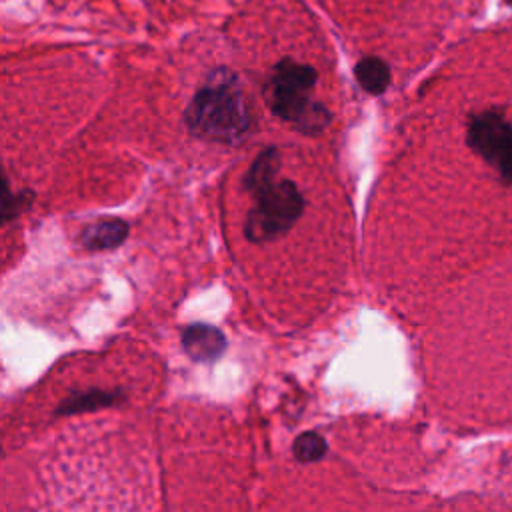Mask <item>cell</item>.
I'll list each match as a JSON object with an SVG mask.
<instances>
[{"label":"cell","instance_id":"6da1fadb","mask_svg":"<svg viewBox=\"0 0 512 512\" xmlns=\"http://www.w3.org/2000/svg\"><path fill=\"white\" fill-rule=\"evenodd\" d=\"M186 122L202 138L220 142L242 138L250 126V116L238 80L226 70L214 72L192 98Z\"/></svg>","mask_w":512,"mask_h":512},{"label":"cell","instance_id":"7a4b0ae2","mask_svg":"<svg viewBox=\"0 0 512 512\" xmlns=\"http://www.w3.org/2000/svg\"><path fill=\"white\" fill-rule=\"evenodd\" d=\"M316 72L300 62L282 60L266 86L268 102L282 120L292 122L298 130L316 134L330 122L328 110L312 100Z\"/></svg>","mask_w":512,"mask_h":512},{"label":"cell","instance_id":"3957f363","mask_svg":"<svg viewBox=\"0 0 512 512\" xmlns=\"http://www.w3.org/2000/svg\"><path fill=\"white\" fill-rule=\"evenodd\" d=\"M254 196L256 206L246 220V236L254 242L282 236L302 214V196L290 180H270Z\"/></svg>","mask_w":512,"mask_h":512},{"label":"cell","instance_id":"277c9868","mask_svg":"<svg viewBox=\"0 0 512 512\" xmlns=\"http://www.w3.org/2000/svg\"><path fill=\"white\" fill-rule=\"evenodd\" d=\"M468 144L492 168L504 184H512V124L494 110L474 114L468 122Z\"/></svg>","mask_w":512,"mask_h":512},{"label":"cell","instance_id":"5b68a950","mask_svg":"<svg viewBox=\"0 0 512 512\" xmlns=\"http://www.w3.org/2000/svg\"><path fill=\"white\" fill-rule=\"evenodd\" d=\"M186 354L196 362H212L222 356L226 348L224 334L208 324H192L182 334Z\"/></svg>","mask_w":512,"mask_h":512},{"label":"cell","instance_id":"8992f818","mask_svg":"<svg viewBox=\"0 0 512 512\" xmlns=\"http://www.w3.org/2000/svg\"><path fill=\"white\" fill-rule=\"evenodd\" d=\"M126 236H128L126 222L118 218L114 220L110 218V220H100L86 226L82 232V244L90 250H108V248L120 246Z\"/></svg>","mask_w":512,"mask_h":512},{"label":"cell","instance_id":"52a82bcc","mask_svg":"<svg viewBox=\"0 0 512 512\" xmlns=\"http://www.w3.org/2000/svg\"><path fill=\"white\" fill-rule=\"evenodd\" d=\"M356 80L366 92L380 94L386 90L390 82V70L388 66L378 58H362L356 64Z\"/></svg>","mask_w":512,"mask_h":512},{"label":"cell","instance_id":"ba28073f","mask_svg":"<svg viewBox=\"0 0 512 512\" xmlns=\"http://www.w3.org/2000/svg\"><path fill=\"white\" fill-rule=\"evenodd\" d=\"M278 168V152L274 148L264 150L252 164L248 176H246V186L248 190L254 194L256 190H260L264 184H268L270 180H274Z\"/></svg>","mask_w":512,"mask_h":512},{"label":"cell","instance_id":"9c48e42d","mask_svg":"<svg viewBox=\"0 0 512 512\" xmlns=\"http://www.w3.org/2000/svg\"><path fill=\"white\" fill-rule=\"evenodd\" d=\"M326 454V442L316 432H304L294 442V456L300 462H314Z\"/></svg>","mask_w":512,"mask_h":512},{"label":"cell","instance_id":"30bf717a","mask_svg":"<svg viewBox=\"0 0 512 512\" xmlns=\"http://www.w3.org/2000/svg\"><path fill=\"white\" fill-rule=\"evenodd\" d=\"M18 208H20V200H18V196L12 194L8 180L0 168V224L6 220H12L18 212Z\"/></svg>","mask_w":512,"mask_h":512},{"label":"cell","instance_id":"8fae6325","mask_svg":"<svg viewBox=\"0 0 512 512\" xmlns=\"http://www.w3.org/2000/svg\"><path fill=\"white\" fill-rule=\"evenodd\" d=\"M508 4H512V0H508Z\"/></svg>","mask_w":512,"mask_h":512}]
</instances>
